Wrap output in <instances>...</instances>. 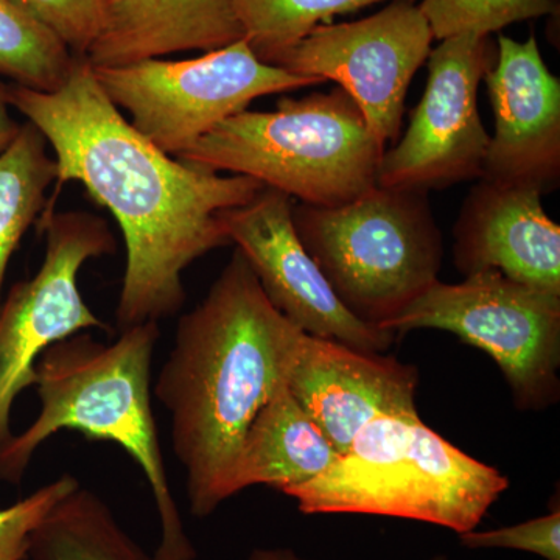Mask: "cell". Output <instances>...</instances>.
<instances>
[{
  "label": "cell",
  "mask_w": 560,
  "mask_h": 560,
  "mask_svg": "<svg viewBox=\"0 0 560 560\" xmlns=\"http://www.w3.org/2000/svg\"><path fill=\"white\" fill-rule=\"evenodd\" d=\"M7 97L54 150L57 186L80 183L119 223L127 268L117 329L176 315L186 302L184 270L231 245L221 217L248 205L264 184L158 149L106 97L86 58H77L58 91L7 84Z\"/></svg>",
  "instance_id": "obj_1"
},
{
  "label": "cell",
  "mask_w": 560,
  "mask_h": 560,
  "mask_svg": "<svg viewBox=\"0 0 560 560\" xmlns=\"http://www.w3.org/2000/svg\"><path fill=\"white\" fill-rule=\"evenodd\" d=\"M302 334L268 301L237 248L208 296L180 316L154 396L171 412L173 453L195 517L237 495L243 441L287 385Z\"/></svg>",
  "instance_id": "obj_2"
},
{
  "label": "cell",
  "mask_w": 560,
  "mask_h": 560,
  "mask_svg": "<svg viewBox=\"0 0 560 560\" xmlns=\"http://www.w3.org/2000/svg\"><path fill=\"white\" fill-rule=\"evenodd\" d=\"M160 337V324L143 323L109 345L80 331L50 346L35 368L38 418L0 452V481L20 485L33 455L58 431L114 442L142 469L153 493L161 522L154 558L195 560L151 408V363Z\"/></svg>",
  "instance_id": "obj_3"
},
{
  "label": "cell",
  "mask_w": 560,
  "mask_h": 560,
  "mask_svg": "<svg viewBox=\"0 0 560 560\" xmlns=\"http://www.w3.org/2000/svg\"><path fill=\"white\" fill-rule=\"evenodd\" d=\"M510 488L506 475L471 458L420 416H381L315 480L290 489L302 514L408 518L469 533Z\"/></svg>",
  "instance_id": "obj_4"
},
{
  "label": "cell",
  "mask_w": 560,
  "mask_h": 560,
  "mask_svg": "<svg viewBox=\"0 0 560 560\" xmlns=\"http://www.w3.org/2000/svg\"><path fill=\"white\" fill-rule=\"evenodd\" d=\"M385 145L341 88L285 97L275 110L221 121L178 160L249 176L311 206H340L377 186Z\"/></svg>",
  "instance_id": "obj_5"
},
{
  "label": "cell",
  "mask_w": 560,
  "mask_h": 560,
  "mask_svg": "<svg viewBox=\"0 0 560 560\" xmlns=\"http://www.w3.org/2000/svg\"><path fill=\"white\" fill-rule=\"evenodd\" d=\"M293 224L341 304L383 330L441 271L429 191L374 186L340 206L294 202Z\"/></svg>",
  "instance_id": "obj_6"
},
{
  "label": "cell",
  "mask_w": 560,
  "mask_h": 560,
  "mask_svg": "<svg viewBox=\"0 0 560 560\" xmlns=\"http://www.w3.org/2000/svg\"><path fill=\"white\" fill-rule=\"evenodd\" d=\"M451 331L499 364L518 411H544L560 396V296L500 271L431 283L385 330Z\"/></svg>",
  "instance_id": "obj_7"
},
{
  "label": "cell",
  "mask_w": 560,
  "mask_h": 560,
  "mask_svg": "<svg viewBox=\"0 0 560 560\" xmlns=\"http://www.w3.org/2000/svg\"><path fill=\"white\" fill-rule=\"evenodd\" d=\"M92 70L132 127L175 158L256 98L323 84L259 60L245 38L190 60L151 58Z\"/></svg>",
  "instance_id": "obj_8"
},
{
  "label": "cell",
  "mask_w": 560,
  "mask_h": 560,
  "mask_svg": "<svg viewBox=\"0 0 560 560\" xmlns=\"http://www.w3.org/2000/svg\"><path fill=\"white\" fill-rule=\"evenodd\" d=\"M39 224L46 235L43 265L0 302V452L13 438L14 400L35 385L39 357L80 331L109 330L79 289L81 267L116 250L108 224L94 213L49 210H44Z\"/></svg>",
  "instance_id": "obj_9"
},
{
  "label": "cell",
  "mask_w": 560,
  "mask_h": 560,
  "mask_svg": "<svg viewBox=\"0 0 560 560\" xmlns=\"http://www.w3.org/2000/svg\"><path fill=\"white\" fill-rule=\"evenodd\" d=\"M495 60L490 35L464 33L431 49L425 92L404 138L383 153L377 186L430 191L482 178L490 136L478 90Z\"/></svg>",
  "instance_id": "obj_10"
},
{
  "label": "cell",
  "mask_w": 560,
  "mask_h": 560,
  "mask_svg": "<svg viewBox=\"0 0 560 560\" xmlns=\"http://www.w3.org/2000/svg\"><path fill=\"white\" fill-rule=\"evenodd\" d=\"M433 39L419 5L394 0L364 20L318 25L272 66L337 83L386 145L399 136L408 88Z\"/></svg>",
  "instance_id": "obj_11"
},
{
  "label": "cell",
  "mask_w": 560,
  "mask_h": 560,
  "mask_svg": "<svg viewBox=\"0 0 560 560\" xmlns=\"http://www.w3.org/2000/svg\"><path fill=\"white\" fill-rule=\"evenodd\" d=\"M289 195L264 187L248 205L223 213L224 230L259 280L268 301L304 334L366 352H385L397 337L352 315L302 245Z\"/></svg>",
  "instance_id": "obj_12"
},
{
  "label": "cell",
  "mask_w": 560,
  "mask_h": 560,
  "mask_svg": "<svg viewBox=\"0 0 560 560\" xmlns=\"http://www.w3.org/2000/svg\"><path fill=\"white\" fill-rule=\"evenodd\" d=\"M495 132L481 179L550 194L560 180V80L541 57L536 36L499 35L486 73Z\"/></svg>",
  "instance_id": "obj_13"
},
{
  "label": "cell",
  "mask_w": 560,
  "mask_h": 560,
  "mask_svg": "<svg viewBox=\"0 0 560 560\" xmlns=\"http://www.w3.org/2000/svg\"><path fill=\"white\" fill-rule=\"evenodd\" d=\"M418 386L415 364L307 334L287 375L291 396L340 455L372 420L419 416Z\"/></svg>",
  "instance_id": "obj_14"
},
{
  "label": "cell",
  "mask_w": 560,
  "mask_h": 560,
  "mask_svg": "<svg viewBox=\"0 0 560 560\" xmlns=\"http://www.w3.org/2000/svg\"><path fill=\"white\" fill-rule=\"evenodd\" d=\"M540 191L480 179L453 226V264L464 276L500 271L560 296V226Z\"/></svg>",
  "instance_id": "obj_15"
},
{
  "label": "cell",
  "mask_w": 560,
  "mask_h": 560,
  "mask_svg": "<svg viewBox=\"0 0 560 560\" xmlns=\"http://www.w3.org/2000/svg\"><path fill=\"white\" fill-rule=\"evenodd\" d=\"M243 39L235 0H108L97 39L88 50L94 68L223 49Z\"/></svg>",
  "instance_id": "obj_16"
},
{
  "label": "cell",
  "mask_w": 560,
  "mask_h": 560,
  "mask_svg": "<svg viewBox=\"0 0 560 560\" xmlns=\"http://www.w3.org/2000/svg\"><path fill=\"white\" fill-rule=\"evenodd\" d=\"M340 453L282 386L246 433L235 492L268 486L285 493L326 474Z\"/></svg>",
  "instance_id": "obj_17"
},
{
  "label": "cell",
  "mask_w": 560,
  "mask_h": 560,
  "mask_svg": "<svg viewBox=\"0 0 560 560\" xmlns=\"http://www.w3.org/2000/svg\"><path fill=\"white\" fill-rule=\"evenodd\" d=\"M28 560H156L128 536L92 490L77 488L36 526Z\"/></svg>",
  "instance_id": "obj_18"
},
{
  "label": "cell",
  "mask_w": 560,
  "mask_h": 560,
  "mask_svg": "<svg viewBox=\"0 0 560 560\" xmlns=\"http://www.w3.org/2000/svg\"><path fill=\"white\" fill-rule=\"evenodd\" d=\"M47 145L38 128L27 121L0 153V302L11 256L43 213L46 191L57 180V162Z\"/></svg>",
  "instance_id": "obj_19"
},
{
  "label": "cell",
  "mask_w": 560,
  "mask_h": 560,
  "mask_svg": "<svg viewBox=\"0 0 560 560\" xmlns=\"http://www.w3.org/2000/svg\"><path fill=\"white\" fill-rule=\"evenodd\" d=\"M75 55L11 0H0V77L36 92L60 90Z\"/></svg>",
  "instance_id": "obj_20"
},
{
  "label": "cell",
  "mask_w": 560,
  "mask_h": 560,
  "mask_svg": "<svg viewBox=\"0 0 560 560\" xmlns=\"http://www.w3.org/2000/svg\"><path fill=\"white\" fill-rule=\"evenodd\" d=\"M381 2L385 0H235V10L250 50L275 65L320 22L329 24L338 14Z\"/></svg>",
  "instance_id": "obj_21"
},
{
  "label": "cell",
  "mask_w": 560,
  "mask_h": 560,
  "mask_svg": "<svg viewBox=\"0 0 560 560\" xmlns=\"http://www.w3.org/2000/svg\"><path fill=\"white\" fill-rule=\"evenodd\" d=\"M434 39L490 35L517 22L558 13L556 0H422L419 5Z\"/></svg>",
  "instance_id": "obj_22"
},
{
  "label": "cell",
  "mask_w": 560,
  "mask_h": 560,
  "mask_svg": "<svg viewBox=\"0 0 560 560\" xmlns=\"http://www.w3.org/2000/svg\"><path fill=\"white\" fill-rule=\"evenodd\" d=\"M49 28L75 57H86L105 21L108 0H11Z\"/></svg>",
  "instance_id": "obj_23"
},
{
  "label": "cell",
  "mask_w": 560,
  "mask_h": 560,
  "mask_svg": "<svg viewBox=\"0 0 560 560\" xmlns=\"http://www.w3.org/2000/svg\"><path fill=\"white\" fill-rule=\"evenodd\" d=\"M72 475L43 486L24 500L0 510V560H27L28 545L36 526L49 514L58 501L79 488Z\"/></svg>",
  "instance_id": "obj_24"
},
{
  "label": "cell",
  "mask_w": 560,
  "mask_h": 560,
  "mask_svg": "<svg viewBox=\"0 0 560 560\" xmlns=\"http://www.w3.org/2000/svg\"><path fill=\"white\" fill-rule=\"evenodd\" d=\"M460 544L469 550L506 548L533 552L545 560H560V511L544 517L490 530H469L459 534Z\"/></svg>",
  "instance_id": "obj_25"
},
{
  "label": "cell",
  "mask_w": 560,
  "mask_h": 560,
  "mask_svg": "<svg viewBox=\"0 0 560 560\" xmlns=\"http://www.w3.org/2000/svg\"><path fill=\"white\" fill-rule=\"evenodd\" d=\"M9 97H7V84L0 81V153L13 142L20 131L21 125L14 121L10 114Z\"/></svg>",
  "instance_id": "obj_26"
},
{
  "label": "cell",
  "mask_w": 560,
  "mask_h": 560,
  "mask_svg": "<svg viewBox=\"0 0 560 560\" xmlns=\"http://www.w3.org/2000/svg\"><path fill=\"white\" fill-rule=\"evenodd\" d=\"M248 560H308L301 558L290 548H256L250 551Z\"/></svg>",
  "instance_id": "obj_27"
},
{
  "label": "cell",
  "mask_w": 560,
  "mask_h": 560,
  "mask_svg": "<svg viewBox=\"0 0 560 560\" xmlns=\"http://www.w3.org/2000/svg\"><path fill=\"white\" fill-rule=\"evenodd\" d=\"M430 560H448V559L445 558V556H434V558L430 559Z\"/></svg>",
  "instance_id": "obj_28"
}]
</instances>
